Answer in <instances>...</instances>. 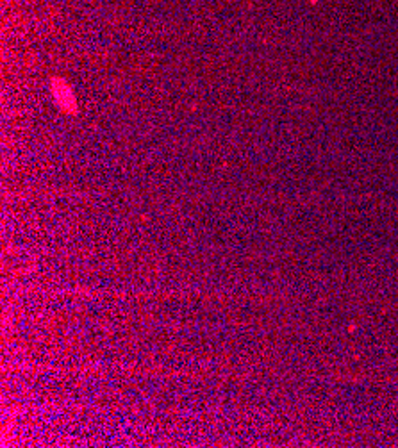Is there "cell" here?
Here are the masks:
<instances>
[{
  "label": "cell",
  "mask_w": 398,
  "mask_h": 448,
  "mask_svg": "<svg viewBox=\"0 0 398 448\" xmlns=\"http://www.w3.org/2000/svg\"><path fill=\"white\" fill-rule=\"evenodd\" d=\"M54 84H56V82H54ZM54 93H56L57 100H59V104L64 107V109H68V106L73 109V102H75V100H73V97H72V91H70L66 86H63V91H61V88H57V84H56Z\"/></svg>",
  "instance_id": "1"
}]
</instances>
